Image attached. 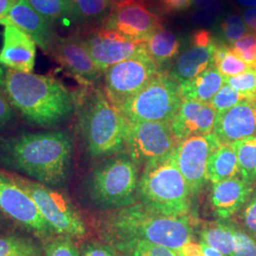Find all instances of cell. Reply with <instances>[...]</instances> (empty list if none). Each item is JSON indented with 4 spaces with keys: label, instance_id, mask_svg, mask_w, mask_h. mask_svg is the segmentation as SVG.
<instances>
[{
    "label": "cell",
    "instance_id": "1",
    "mask_svg": "<svg viewBox=\"0 0 256 256\" xmlns=\"http://www.w3.org/2000/svg\"><path fill=\"white\" fill-rule=\"evenodd\" d=\"M74 164V136L68 130L20 131L0 137V170L66 190Z\"/></svg>",
    "mask_w": 256,
    "mask_h": 256
},
{
    "label": "cell",
    "instance_id": "2",
    "mask_svg": "<svg viewBox=\"0 0 256 256\" xmlns=\"http://www.w3.org/2000/svg\"><path fill=\"white\" fill-rule=\"evenodd\" d=\"M94 229L101 241L117 250L134 243L146 242L178 252L194 240V230L189 216H168L140 202L96 214Z\"/></svg>",
    "mask_w": 256,
    "mask_h": 256
},
{
    "label": "cell",
    "instance_id": "3",
    "mask_svg": "<svg viewBox=\"0 0 256 256\" xmlns=\"http://www.w3.org/2000/svg\"><path fill=\"white\" fill-rule=\"evenodd\" d=\"M0 88L32 126L57 129L74 117V92L54 76L20 72L0 64Z\"/></svg>",
    "mask_w": 256,
    "mask_h": 256
},
{
    "label": "cell",
    "instance_id": "4",
    "mask_svg": "<svg viewBox=\"0 0 256 256\" xmlns=\"http://www.w3.org/2000/svg\"><path fill=\"white\" fill-rule=\"evenodd\" d=\"M76 131L84 153L96 162L124 150L126 120L104 90L82 86L74 92Z\"/></svg>",
    "mask_w": 256,
    "mask_h": 256
},
{
    "label": "cell",
    "instance_id": "5",
    "mask_svg": "<svg viewBox=\"0 0 256 256\" xmlns=\"http://www.w3.org/2000/svg\"><path fill=\"white\" fill-rule=\"evenodd\" d=\"M138 168L124 151L97 162L79 182V202L96 214L137 203Z\"/></svg>",
    "mask_w": 256,
    "mask_h": 256
},
{
    "label": "cell",
    "instance_id": "6",
    "mask_svg": "<svg viewBox=\"0 0 256 256\" xmlns=\"http://www.w3.org/2000/svg\"><path fill=\"white\" fill-rule=\"evenodd\" d=\"M173 151L144 167L138 183V202L164 216H186L192 194Z\"/></svg>",
    "mask_w": 256,
    "mask_h": 256
},
{
    "label": "cell",
    "instance_id": "7",
    "mask_svg": "<svg viewBox=\"0 0 256 256\" xmlns=\"http://www.w3.org/2000/svg\"><path fill=\"white\" fill-rule=\"evenodd\" d=\"M7 174L30 196L40 214L54 230L56 236L75 240L86 236V222L66 190L52 188L19 174L10 172Z\"/></svg>",
    "mask_w": 256,
    "mask_h": 256
},
{
    "label": "cell",
    "instance_id": "8",
    "mask_svg": "<svg viewBox=\"0 0 256 256\" xmlns=\"http://www.w3.org/2000/svg\"><path fill=\"white\" fill-rule=\"evenodd\" d=\"M183 98L178 82L164 72L118 110L129 122H160L169 124L180 108Z\"/></svg>",
    "mask_w": 256,
    "mask_h": 256
},
{
    "label": "cell",
    "instance_id": "9",
    "mask_svg": "<svg viewBox=\"0 0 256 256\" xmlns=\"http://www.w3.org/2000/svg\"><path fill=\"white\" fill-rule=\"evenodd\" d=\"M160 68L147 54L146 44L132 57L113 64L104 74V92L115 108L144 88Z\"/></svg>",
    "mask_w": 256,
    "mask_h": 256
},
{
    "label": "cell",
    "instance_id": "10",
    "mask_svg": "<svg viewBox=\"0 0 256 256\" xmlns=\"http://www.w3.org/2000/svg\"><path fill=\"white\" fill-rule=\"evenodd\" d=\"M0 210L19 229L39 239L43 244L56 236L30 196L3 170H0Z\"/></svg>",
    "mask_w": 256,
    "mask_h": 256
},
{
    "label": "cell",
    "instance_id": "11",
    "mask_svg": "<svg viewBox=\"0 0 256 256\" xmlns=\"http://www.w3.org/2000/svg\"><path fill=\"white\" fill-rule=\"evenodd\" d=\"M176 142L169 124L126 120L124 152L138 165H146L170 154Z\"/></svg>",
    "mask_w": 256,
    "mask_h": 256
},
{
    "label": "cell",
    "instance_id": "12",
    "mask_svg": "<svg viewBox=\"0 0 256 256\" xmlns=\"http://www.w3.org/2000/svg\"><path fill=\"white\" fill-rule=\"evenodd\" d=\"M221 144L214 133L178 142L173 154L192 196L200 192L207 180V162L210 153Z\"/></svg>",
    "mask_w": 256,
    "mask_h": 256
},
{
    "label": "cell",
    "instance_id": "13",
    "mask_svg": "<svg viewBox=\"0 0 256 256\" xmlns=\"http://www.w3.org/2000/svg\"><path fill=\"white\" fill-rule=\"evenodd\" d=\"M104 28L137 43H146L162 28V19L140 0H128L114 6Z\"/></svg>",
    "mask_w": 256,
    "mask_h": 256
},
{
    "label": "cell",
    "instance_id": "14",
    "mask_svg": "<svg viewBox=\"0 0 256 256\" xmlns=\"http://www.w3.org/2000/svg\"><path fill=\"white\" fill-rule=\"evenodd\" d=\"M95 64L104 74L112 66L132 57L146 43H137L106 28L76 32Z\"/></svg>",
    "mask_w": 256,
    "mask_h": 256
},
{
    "label": "cell",
    "instance_id": "15",
    "mask_svg": "<svg viewBox=\"0 0 256 256\" xmlns=\"http://www.w3.org/2000/svg\"><path fill=\"white\" fill-rule=\"evenodd\" d=\"M50 54L82 86L95 84L104 74L77 32L66 37L57 36Z\"/></svg>",
    "mask_w": 256,
    "mask_h": 256
},
{
    "label": "cell",
    "instance_id": "16",
    "mask_svg": "<svg viewBox=\"0 0 256 256\" xmlns=\"http://www.w3.org/2000/svg\"><path fill=\"white\" fill-rule=\"evenodd\" d=\"M0 24L4 25L0 64L20 72H32L36 56V44L34 39L6 18Z\"/></svg>",
    "mask_w": 256,
    "mask_h": 256
},
{
    "label": "cell",
    "instance_id": "17",
    "mask_svg": "<svg viewBox=\"0 0 256 256\" xmlns=\"http://www.w3.org/2000/svg\"><path fill=\"white\" fill-rule=\"evenodd\" d=\"M216 110L210 102L183 100L174 118L169 122L176 142L212 133Z\"/></svg>",
    "mask_w": 256,
    "mask_h": 256
},
{
    "label": "cell",
    "instance_id": "18",
    "mask_svg": "<svg viewBox=\"0 0 256 256\" xmlns=\"http://www.w3.org/2000/svg\"><path fill=\"white\" fill-rule=\"evenodd\" d=\"M212 133L226 144L256 136V101L245 100L218 114Z\"/></svg>",
    "mask_w": 256,
    "mask_h": 256
},
{
    "label": "cell",
    "instance_id": "19",
    "mask_svg": "<svg viewBox=\"0 0 256 256\" xmlns=\"http://www.w3.org/2000/svg\"><path fill=\"white\" fill-rule=\"evenodd\" d=\"M252 184L239 176L214 183L210 194V203L214 216L227 220L243 209L252 194Z\"/></svg>",
    "mask_w": 256,
    "mask_h": 256
},
{
    "label": "cell",
    "instance_id": "20",
    "mask_svg": "<svg viewBox=\"0 0 256 256\" xmlns=\"http://www.w3.org/2000/svg\"><path fill=\"white\" fill-rule=\"evenodd\" d=\"M6 19L24 30L34 39L37 46L50 54L57 37L52 24L34 9L26 0H18L10 10Z\"/></svg>",
    "mask_w": 256,
    "mask_h": 256
},
{
    "label": "cell",
    "instance_id": "21",
    "mask_svg": "<svg viewBox=\"0 0 256 256\" xmlns=\"http://www.w3.org/2000/svg\"><path fill=\"white\" fill-rule=\"evenodd\" d=\"M218 41V39H216ZM216 41L210 46H192L180 55L171 66L169 74L178 84L198 76L214 66L212 52Z\"/></svg>",
    "mask_w": 256,
    "mask_h": 256
},
{
    "label": "cell",
    "instance_id": "22",
    "mask_svg": "<svg viewBox=\"0 0 256 256\" xmlns=\"http://www.w3.org/2000/svg\"><path fill=\"white\" fill-rule=\"evenodd\" d=\"M77 32L102 28L114 8L111 0H70Z\"/></svg>",
    "mask_w": 256,
    "mask_h": 256
},
{
    "label": "cell",
    "instance_id": "23",
    "mask_svg": "<svg viewBox=\"0 0 256 256\" xmlns=\"http://www.w3.org/2000/svg\"><path fill=\"white\" fill-rule=\"evenodd\" d=\"M225 84V77L212 66L188 82L180 84L183 100L210 102Z\"/></svg>",
    "mask_w": 256,
    "mask_h": 256
},
{
    "label": "cell",
    "instance_id": "24",
    "mask_svg": "<svg viewBox=\"0 0 256 256\" xmlns=\"http://www.w3.org/2000/svg\"><path fill=\"white\" fill-rule=\"evenodd\" d=\"M200 241L226 256H236V224L218 220L206 223L200 230Z\"/></svg>",
    "mask_w": 256,
    "mask_h": 256
},
{
    "label": "cell",
    "instance_id": "25",
    "mask_svg": "<svg viewBox=\"0 0 256 256\" xmlns=\"http://www.w3.org/2000/svg\"><path fill=\"white\" fill-rule=\"evenodd\" d=\"M238 176V155L234 144L221 142L209 156L207 180L214 184Z\"/></svg>",
    "mask_w": 256,
    "mask_h": 256
},
{
    "label": "cell",
    "instance_id": "26",
    "mask_svg": "<svg viewBox=\"0 0 256 256\" xmlns=\"http://www.w3.org/2000/svg\"><path fill=\"white\" fill-rule=\"evenodd\" d=\"M180 43L173 32L164 28L146 42L147 54L155 61L158 68L167 64L178 55Z\"/></svg>",
    "mask_w": 256,
    "mask_h": 256
},
{
    "label": "cell",
    "instance_id": "27",
    "mask_svg": "<svg viewBox=\"0 0 256 256\" xmlns=\"http://www.w3.org/2000/svg\"><path fill=\"white\" fill-rule=\"evenodd\" d=\"M44 244L25 232L0 236V256H42Z\"/></svg>",
    "mask_w": 256,
    "mask_h": 256
},
{
    "label": "cell",
    "instance_id": "28",
    "mask_svg": "<svg viewBox=\"0 0 256 256\" xmlns=\"http://www.w3.org/2000/svg\"><path fill=\"white\" fill-rule=\"evenodd\" d=\"M41 16L54 24L74 26V10L70 0H26Z\"/></svg>",
    "mask_w": 256,
    "mask_h": 256
},
{
    "label": "cell",
    "instance_id": "29",
    "mask_svg": "<svg viewBox=\"0 0 256 256\" xmlns=\"http://www.w3.org/2000/svg\"><path fill=\"white\" fill-rule=\"evenodd\" d=\"M238 155L239 176L250 184L256 182V136L232 142Z\"/></svg>",
    "mask_w": 256,
    "mask_h": 256
},
{
    "label": "cell",
    "instance_id": "30",
    "mask_svg": "<svg viewBox=\"0 0 256 256\" xmlns=\"http://www.w3.org/2000/svg\"><path fill=\"white\" fill-rule=\"evenodd\" d=\"M221 41L230 46L248 32V28L238 14H227L221 19L218 25Z\"/></svg>",
    "mask_w": 256,
    "mask_h": 256
},
{
    "label": "cell",
    "instance_id": "31",
    "mask_svg": "<svg viewBox=\"0 0 256 256\" xmlns=\"http://www.w3.org/2000/svg\"><path fill=\"white\" fill-rule=\"evenodd\" d=\"M225 82L243 95L247 100H256V70L254 68H250L247 72L234 77H225Z\"/></svg>",
    "mask_w": 256,
    "mask_h": 256
},
{
    "label": "cell",
    "instance_id": "32",
    "mask_svg": "<svg viewBox=\"0 0 256 256\" xmlns=\"http://www.w3.org/2000/svg\"><path fill=\"white\" fill-rule=\"evenodd\" d=\"M42 256H80V248L74 238L56 236L44 244Z\"/></svg>",
    "mask_w": 256,
    "mask_h": 256
},
{
    "label": "cell",
    "instance_id": "33",
    "mask_svg": "<svg viewBox=\"0 0 256 256\" xmlns=\"http://www.w3.org/2000/svg\"><path fill=\"white\" fill-rule=\"evenodd\" d=\"M122 256H178L176 252L169 248L146 242H138L119 250Z\"/></svg>",
    "mask_w": 256,
    "mask_h": 256
},
{
    "label": "cell",
    "instance_id": "34",
    "mask_svg": "<svg viewBox=\"0 0 256 256\" xmlns=\"http://www.w3.org/2000/svg\"><path fill=\"white\" fill-rule=\"evenodd\" d=\"M225 4L223 0H214L206 8L196 10L192 14L194 24L202 27H209L220 22L224 16Z\"/></svg>",
    "mask_w": 256,
    "mask_h": 256
},
{
    "label": "cell",
    "instance_id": "35",
    "mask_svg": "<svg viewBox=\"0 0 256 256\" xmlns=\"http://www.w3.org/2000/svg\"><path fill=\"white\" fill-rule=\"evenodd\" d=\"M246 64L256 70V34L248 32L236 43L230 46Z\"/></svg>",
    "mask_w": 256,
    "mask_h": 256
},
{
    "label": "cell",
    "instance_id": "36",
    "mask_svg": "<svg viewBox=\"0 0 256 256\" xmlns=\"http://www.w3.org/2000/svg\"><path fill=\"white\" fill-rule=\"evenodd\" d=\"M245 100L247 99L243 95L238 93L225 82V84L220 88V92L210 100V104L216 110L218 114H220Z\"/></svg>",
    "mask_w": 256,
    "mask_h": 256
},
{
    "label": "cell",
    "instance_id": "37",
    "mask_svg": "<svg viewBox=\"0 0 256 256\" xmlns=\"http://www.w3.org/2000/svg\"><path fill=\"white\" fill-rule=\"evenodd\" d=\"M18 113L0 88V137L10 135L18 126Z\"/></svg>",
    "mask_w": 256,
    "mask_h": 256
},
{
    "label": "cell",
    "instance_id": "38",
    "mask_svg": "<svg viewBox=\"0 0 256 256\" xmlns=\"http://www.w3.org/2000/svg\"><path fill=\"white\" fill-rule=\"evenodd\" d=\"M216 68L224 77H234L243 74L250 68L232 50H230L229 52L216 66Z\"/></svg>",
    "mask_w": 256,
    "mask_h": 256
},
{
    "label": "cell",
    "instance_id": "39",
    "mask_svg": "<svg viewBox=\"0 0 256 256\" xmlns=\"http://www.w3.org/2000/svg\"><path fill=\"white\" fill-rule=\"evenodd\" d=\"M146 5H152L151 9L154 8L162 14L174 16L191 9L194 0H149Z\"/></svg>",
    "mask_w": 256,
    "mask_h": 256
},
{
    "label": "cell",
    "instance_id": "40",
    "mask_svg": "<svg viewBox=\"0 0 256 256\" xmlns=\"http://www.w3.org/2000/svg\"><path fill=\"white\" fill-rule=\"evenodd\" d=\"M244 230L256 240V192L252 194L240 214Z\"/></svg>",
    "mask_w": 256,
    "mask_h": 256
},
{
    "label": "cell",
    "instance_id": "41",
    "mask_svg": "<svg viewBox=\"0 0 256 256\" xmlns=\"http://www.w3.org/2000/svg\"><path fill=\"white\" fill-rule=\"evenodd\" d=\"M80 256H122V254L110 244L101 240H93L84 244L80 248Z\"/></svg>",
    "mask_w": 256,
    "mask_h": 256
},
{
    "label": "cell",
    "instance_id": "42",
    "mask_svg": "<svg viewBox=\"0 0 256 256\" xmlns=\"http://www.w3.org/2000/svg\"><path fill=\"white\" fill-rule=\"evenodd\" d=\"M236 256H256V240L236 225Z\"/></svg>",
    "mask_w": 256,
    "mask_h": 256
},
{
    "label": "cell",
    "instance_id": "43",
    "mask_svg": "<svg viewBox=\"0 0 256 256\" xmlns=\"http://www.w3.org/2000/svg\"><path fill=\"white\" fill-rule=\"evenodd\" d=\"M216 41V38L214 36V34L205 28L196 30L192 36V43L194 46L206 48L210 46Z\"/></svg>",
    "mask_w": 256,
    "mask_h": 256
},
{
    "label": "cell",
    "instance_id": "44",
    "mask_svg": "<svg viewBox=\"0 0 256 256\" xmlns=\"http://www.w3.org/2000/svg\"><path fill=\"white\" fill-rule=\"evenodd\" d=\"M241 14L247 27L256 34V7L243 10Z\"/></svg>",
    "mask_w": 256,
    "mask_h": 256
},
{
    "label": "cell",
    "instance_id": "45",
    "mask_svg": "<svg viewBox=\"0 0 256 256\" xmlns=\"http://www.w3.org/2000/svg\"><path fill=\"white\" fill-rule=\"evenodd\" d=\"M18 227L0 210V236L16 232Z\"/></svg>",
    "mask_w": 256,
    "mask_h": 256
},
{
    "label": "cell",
    "instance_id": "46",
    "mask_svg": "<svg viewBox=\"0 0 256 256\" xmlns=\"http://www.w3.org/2000/svg\"><path fill=\"white\" fill-rule=\"evenodd\" d=\"M18 0H0V22L6 18L10 10Z\"/></svg>",
    "mask_w": 256,
    "mask_h": 256
},
{
    "label": "cell",
    "instance_id": "47",
    "mask_svg": "<svg viewBox=\"0 0 256 256\" xmlns=\"http://www.w3.org/2000/svg\"><path fill=\"white\" fill-rule=\"evenodd\" d=\"M200 247L202 248V252L204 254L205 256H224L223 254H221L218 250L209 247L208 245L204 244L203 242L200 241Z\"/></svg>",
    "mask_w": 256,
    "mask_h": 256
},
{
    "label": "cell",
    "instance_id": "48",
    "mask_svg": "<svg viewBox=\"0 0 256 256\" xmlns=\"http://www.w3.org/2000/svg\"><path fill=\"white\" fill-rule=\"evenodd\" d=\"M214 0H194V5L198 9L206 8L212 3Z\"/></svg>",
    "mask_w": 256,
    "mask_h": 256
},
{
    "label": "cell",
    "instance_id": "49",
    "mask_svg": "<svg viewBox=\"0 0 256 256\" xmlns=\"http://www.w3.org/2000/svg\"><path fill=\"white\" fill-rule=\"evenodd\" d=\"M238 4L242 7L248 8H254L256 7V0H236Z\"/></svg>",
    "mask_w": 256,
    "mask_h": 256
},
{
    "label": "cell",
    "instance_id": "50",
    "mask_svg": "<svg viewBox=\"0 0 256 256\" xmlns=\"http://www.w3.org/2000/svg\"><path fill=\"white\" fill-rule=\"evenodd\" d=\"M111 1H112V3L114 4V6H116V5L122 4V3L126 2V1H128V0H111Z\"/></svg>",
    "mask_w": 256,
    "mask_h": 256
},
{
    "label": "cell",
    "instance_id": "51",
    "mask_svg": "<svg viewBox=\"0 0 256 256\" xmlns=\"http://www.w3.org/2000/svg\"><path fill=\"white\" fill-rule=\"evenodd\" d=\"M140 1H142V2H144V4H146L147 2L149 1V0H140Z\"/></svg>",
    "mask_w": 256,
    "mask_h": 256
},
{
    "label": "cell",
    "instance_id": "52",
    "mask_svg": "<svg viewBox=\"0 0 256 256\" xmlns=\"http://www.w3.org/2000/svg\"><path fill=\"white\" fill-rule=\"evenodd\" d=\"M254 101H256V100H254Z\"/></svg>",
    "mask_w": 256,
    "mask_h": 256
}]
</instances>
